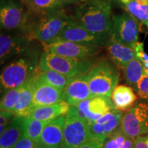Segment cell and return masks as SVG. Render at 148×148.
Wrapping results in <instances>:
<instances>
[{
	"label": "cell",
	"mask_w": 148,
	"mask_h": 148,
	"mask_svg": "<svg viewBox=\"0 0 148 148\" xmlns=\"http://www.w3.org/2000/svg\"><path fill=\"white\" fill-rule=\"evenodd\" d=\"M111 10L109 0H84L75 9L72 18L90 32L111 35Z\"/></svg>",
	"instance_id": "obj_1"
},
{
	"label": "cell",
	"mask_w": 148,
	"mask_h": 148,
	"mask_svg": "<svg viewBox=\"0 0 148 148\" xmlns=\"http://www.w3.org/2000/svg\"><path fill=\"white\" fill-rule=\"evenodd\" d=\"M38 53L37 49L29 47L19 58L5 66L0 76L1 87L8 90L19 87L34 76L38 71Z\"/></svg>",
	"instance_id": "obj_2"
},
{
	"label": "cell",
	"mask_w": 148,
	"mask_h": 148,
	"mask_svg": "<svg viewBox=\"0 0 148 148\" xmlns=\"http://www.w3.org/2000/svg\"><path fill=\"white\" fill-rule=\"evenodd\" d=\"M37 17L38 19L27 24L24 30L31 39L34 38L43 45H49L58 39L69 18L63 9Z\"/></svg>",
	"instance_id": "obj_3"
},
{
	"label": "cell",
	"mask_w": 148,
	"mask_h": 148,
	"mask_svg": "<svg viewBox=\"0 0 148 148\" xmlns=\"http://www.w3.org/2000/svg\"><path fill=\"white\" fill-rule=\"evenodd\" d=\"M38 69L52 70L69 77H76L88 72L94 66L90 59L71 58L44 51L40 55Z\"/></svg>",
	"instance_id": "obj_4"
},
{
	"label": "cell",
	"mask_w": 148,
	"mask_h": 148,
	"mask_svg": "<svg viewBox=\"0 0 148 148\" xmlns=\"http://www.w3.org/2000/svg\"><path fill=\"white\" fill-rule=\"evenodd\" d=\"M119 80V73L110 62L103 60L88 71V84L92 96L111 97Z\"/></svg>",
	"instance_id": "obj_5"
},
{
	"label": "cell",
	"mask_w": 148,
	"mask_h": 148,
	"mask_svg": "<svg viewBox=\"0 0 148 148\" xmlns=\"http://www.w3.org/2000/svg\"><path fill=\"white\" fill-rule=\"evenodd\" d=\"M91 136L89 125L79 115L75 106H70L64 125V144L68 148H77Z\"/></svg>",
	"instance_id": "obj_6"
},
{
	"label": "cell",
	"mask_w": 148,
	"mask_h": 148,
	"mask_svg": "<svg viewBox=\"0 0 148 148\" xmlns=\"http://www.w3.org/2000/svg\"><path fill=\"white\" fill-rule=\"evenodd\" d=\"M21 1L1 0L0 24L5 30L24 29L29 21V12L24 8Z\"/></svg>",
	"instance_id": "obj_7"
},
{
	"label": "cell",
	"mask_w": 148,
	"mask_h": 148,
	"mask_svg": "<svg viewBox=\"0 0 148 148\" xmlns=\"http://www.w3.org/2000/svg\"><path fill=\"white\" fill-rule=\"evenodd\" d=\"M110 36L90 32L73 18L69 17L57 40H68L101 47L106 45Z\"/></svg>",
	"instance_id": "obj_8"
},
{
	"label": "cell",
	"mask_w": 148,
	"mask_h": 148,
	"mask_svg": "<svg viewBox=\"0 0 148 148\" xmlns=\"http://www.w3.org/2000/svg\"><path fill=\"white\" fill-rule=\"evenodd\" d=\"M121 129L132 138L148 134V103H138L122 116Z\"/></svg>",
	"instance_id": "obj_9"
},
{
	"label": "cell",
	"mask_w": 148,
	"mask_h": 148,
	"mask_svg": "<svg viewBox=\"0 0 148 148\" xmlns=\"http://www.w3.org/2000/svg\"><path fill=\"white\" fill-rule=\"evenodd\" d=\"M111 36L134 49L138 39V20L127 12L115 14L112 16Z\"/></svg>",
	"instance_id": "obj_10"
},
{
	"label": "cell",
	"mask_w": 148,
	"mask_h": 148,
	"mask_svg": "<svg viewBox=\"0 0 148 148\" xmlns=\"http://www.w3.org/2000/svg\"><path fill=\"white\" fill-rule=\"evenodd\" d=\"M43 46L45 51L49 53L82 60L90 59L101 51L99 47L62 40H56L51 44Z\"/></svg>",
	"instance_id": "obj_11"
},
{
	"label": "cell",
	"mask_w": 148,
	"mask_h": 148,
	"mask_svg": "<svg viewBox=\"0 0 148 148\" xmlns=\"http://www.w3.org/2000/svg\"><path fill=\"white\" fill-rule=\"evenodd\" d=\"M75 107L88 125L114 109L111 97L106 96H91L77 103Z\"/></svg>",
	"instance_id": "obj_12"
},
{
	"label": "cell",
	"mask_w": 148,
	"mask_h": 148,
	"mask_svg": "<svg viewBox=\"0 0 148 148\" xmlns=\"http://www.w3.org/2000/svg\"><path fill=\"white\" fill-rule=\"evenodd\" d=\"M32 39L26 34H10L1 32L0 36L1 63L21 55L30 46Z\"/></svg>",
	"instance_id": "obj_13"
},
{
	"label": "cell",
	"mask_w": 148,
	"mask_h": 148,
	"mask_svg": "<svg viewBox=\"0 0 148 148\" xmlns=\"http://www.w3.org/2000/svg\"><path fill=\"white\" fill-rule=\"evenodd\" d=\"M88 71L72 77L62 90V101L67 102L71 106H75L78 103L92 96L88 84Z\"/></svg>",
	"instance_id": "obj_14"
},
{
	"label": "cell",
	"mask_w": 148,
	"mask_h": 148,
	"mask_svg": "<svg viewBox=\"0 0 148 148\" xmlns=\"http://www.w3.org/2000/svg\"><path fill=\"white\" fill-rule=\"evenodd\" d=\"M66 115L49 121L44 127L36 148H60L64 145V125Z\"/></svg>",
	"instance_id": "obj_15"
},
{
	"label": "cell",
	"mask_w": 148,
	"mask_h": 148,
	"mask_svg": "<svg viewBox=\"0 0 148 148\" xmlns=\"http://www.w3.org/2000/svg\"><path fill=\"white\" fill-rule=\"evenodd\" d=\"M121 111L112 109L89 125L91 136L104 141L106 138L121 128L123 116Z\"/></svg>",
	"instance_id": "obj_16"
},
{
	"label": "cell",
	"mask_w": 148,
	"mask_h": 148,
	"mask_svg": "<svg viewBox=\"0 0 148 148\" xmlns=\"http://www.w3.org/2000/svg\"><path fill=\"white\" fill-rule=\"evenodd\" d=\"M62 90H59L40 80L37 77L36 72L35 75L32 109L36 107L49 106L60 102L61 101H62Z\"/></svg>",
	"instance_id": "obj_17"
},
{
	"label": "cell",
	"mask_w": 148,
	"mask_h": 148,
	"mask_svg": "<svg viewBox=\"0 0 148 148\" xmlns=\"http://www.w3.org/2000/svg\"><path fill=\"white\" fill-rule=\"evenodd\" d=\"M106 49L112 60L121 69H124L129 62L136 58L134 48L121 43L110 36L107 42Z\"/></svg>",
	"instance_id": "obj_18"
},
{
	"label": "cell",
	"mask_w": 148,
	"mask_h": 148,
	"mask_svg": "<svg viewBox=\"0 0 148 148\" xmlns=\"http://www.w3.org/2000/svg\"><path fill=\"white\" fill-rule=\"evenodd\" d=\"M70 105L64 101L49 106L34 108L28 114V117L42 121H51L60 116L66 115L70 108Z\"/></svg>",
	"instance_id": "obj_19"
},
{
	"label": "cell",
	"mask_w": 148,
	"mask_h": 148,
	"mask_svg": "<svg viewBox=\"0 0 148 148\" xmlns=\"http://www.w3.org/2000/svg\"><path fill=\"white\" fill-rule=\"evenodd\" d=\"M35 75L29 78L27 82L21 85L19 98L17 104L14 108V115L26 117L32 110V101L34 98Z\"/></svg>",
	"instance_id": "obj_20"
},
{
	"label": "cell",
	"mask_w": 148,
	"mask_h": 148,
	"mask_svg": "<svg viewBox=\"0 0 148 148\" xmlns=\"http://www.w3.org/2000/svg\"><path fill=\"white\" fill-rule=\"evenodd\" d=\"M23 116L14 115L10 124L1 134L0 148H12L24 136Z\"/></svg>",
	"instance_id": "obj_21"
},
{
	"label": "cell",
	"mask_w": 148,
	"mask_h": 148,
	"mask_svg": "<svg viewBox=\"0 0 148 148\" xmlns=\"http://www.w3.org/2000/svg\"><path fill=\"white\" fill-rule=\"evenodd\" d=\"M110 97L114 109L119 111L130 110L137 100V96L135 95L132 88L123 84L116 86Z\"/></svg>",
	"instance_id": "obj_22"
},
{
	"label": "cell",
	"mask_w": 148,
	"mask_h": 148,
	"mask_svg": "<svg viewBox=\"0 0 148 148\" xmlns=\"http://www.w3.org/2000/svg\"><path fill=\"white\" fill-rule=\"evenodd\" d=\"M29 13L40 16L63 9L60 0H31L27 5Z\"/></svg>",
	"instance_id": "obj_23"
},
{
	"label": "cell",
	"mask_w": 148,
	"mask_h": 148,
	"mask_svg": "<svg viewBox=\"0 0 148 148\" xmlns=\"http://www.w3.org/2000/svg\"><path fill=\"white\" fill-rule=\"evenodd\" d=\"M37 77L42 82L60 90H63L72 79V77L66 76L52 70L40 71L38 69L37 71Z\"/></svg>",
	"instance_id": "obj_24"
},
{
	"label": "cell",
	"mask_w": 148,
	"mask_h": 148,
	"mask_svg": "<svg viewBox=\"0 0 148 148\" xmlns=\"http://www.w3.org/2000/svg\"><path fill=\"white\" fill-rule=\"evenodd\" d=\"M134 140L125 135L119 128L106 138L103 148H134Z\"/></svg>",
	"instance_id": "obj_25"
},
{
	"label": "cell",
	"mask_w": 148,
	"mask_h": 148,
	"mask_svg": "<svg viewBox=\"0 0 148 148\" xmlns=\"http://www.w3.org/2000/svg\"><path fill=\"white\" fill-rule=\"evenodd\" d=\"M49 121H42L32 118L24 117L23 131L24 136L34 140L35 143L38 141L41 136L44 127Z\"/></svg>",
	"instance_id": "obj_26"
},
{
	"label": "cell",
	"mask_w": 148,
	"mask_h": 148,
	"mask_svg": "<svg viewBox=\"0 0 148 148\" xmlns=\"http://www.w3.org/2000/svg\"><path fill=\"white\" fill-rule=\"evenodd\" d=\"M123 69L127 84L137 87L138 83L144 74V68L141 62L136 57Z\"/></svg>",
	"instance_id": "obj_27"
},
{
	"label": "cell",
	"mask_w": 148,
	"mask_h": 148,
	"mask_svg": "<svg viewBox=\"0 0 148 148\" xmlns=\"http://www.w3.org/2000/svg\"><path fill=\"white\" fill-rule=\"evenodd\" d=\"M125 5L128 13L143 23L148 28V4H140L134 0H131Z\"/></svg>",
	"instance_id": "obj_28"
},
{
	"label": "cell",
	"mask_w": 148,
	"mask_h": 148,
	"mask_svg": "<svg viewBox=\"0 0 148 148\" xmlns=\"http://www.w3.org/2000/svg\"><path fill=\"white\" fill-rule=\"evenodd\" d=\"M21 87V86L19 87L12 88L6 92V93L1 98V103H0L1 110L13 112L14 108L18 103Z\"/></svg>",
	"instance_id": "obj_29"
},
{
	"label": "cell",
	"mask_w": 148,
	"mask_h": 148,
	"mask_svg": "<svg viewBox=\"0 0 148 148\" xmlns=\"http://www.w3.org/2000/svg\"><path fill=\"white\" fill-rule=\"evenodd\" d=\"M136 90L141 99H148V71L144 70V74L138 83Z\"/></svg>",
	"instance_id": "obj_30"
},
{
	"label": "cell",
	"mask_w": 148,
	"mask_h": 148,
	"mask_svg": "<svg viewBox=\"0 0 148 148\" xmlns=\"http://www.w3.org/2000/svg\"><path fill=\"white\" fill-rule=\"evenodd\" d=\"M136 57L143 64L144 70L148 71V54L144 51L143 42H137L134 47Z\"/></svg>",
	"instance_id": "obj_31"
},
{
	"label": "cell",
	"mask_w": 148,
	"mask_h": 148,
	"mask_svg": "<svg viewBox=\"0 0 148 148\" xmlns=\"http://www.w3.org/2000/svg\"><path fill=\"white\" fill-rule=\"evenodd\" d=\"M13 112L8 111H2L0 112V134H2L8 125L10 124V121L14 117Z\"/></svg>",
	"instance_id": "obj_32"
},
{
	"label": "cell",
	"mask_w": 148,
	"mask_h": 148,
	"mask_svg": "<svg viewBox=\"0 0 148 148\" xmlns=\"http://www.w3.org/2000/svg\"><path fill=\"white\" fill-rule=\"evenodd\" d=\"M103 140L90 136L89 139L77 148H103Z\"/></svg>",
	"instance_id": "obj_33"
},
{
	"label": "cell",
	"mask_w": 148,
	"mask_h": 148,
	"mask_svg": "<svg viewBox=\"0 0 148 148\" xmlns=\"http://www.w3.org/2000/svg\"><path fill=\"white\" fill-rule=\"evenodd\" d=\"M12 148H36V143L29 138L23 136Z\"/></svg>",
	"instance_id": "obj_34"
},
{
	"label": "cell",
	"mask_w": 148,
	"mask_h": 148,
	"mask_svg": "<svg viewBox=\"0 0 148 148\" xmlns=\"http://www.w3.org/2000/svg\"><path fill=\"white\" fill-rule=\"evenodd\" d=\"M134 148H148L147 136H140L135 138Z\"/></svg>",
	"instance_id": "obj_35"
},
{
	"label": "cell",
	"mask_w": 148,
	"mask_h": 148,
	"mask_svg": "<svg viewBox=\"0 0 148 148\" xmlns=\"http://www.w3.org/2000/svg\"><path fill=\"white\" fill-rule=\"evenodd\" d=\"M60 1L62 3V4L64 5L67 4H71V3H80L82 1H84V0H60Z\"/></svg>",
	"instance_id": "obj_36"
},
{
	"label": "cell",
	"mask_w": 148,
	"mask_h": 148,
	"mask_svg": "<svg viewBox=\"0 0 148 148\" xmlns=\"http://www.w3.org/2000/svg\"><path fill=\"white\" fill-rule=\"evenodd\" d=\"M20 1H21L22 2H23V3H25V4L27 5L29 2H30L31 0H20Z\"/></svg>",
	"instance_id": "obj_37"
},
{
	"label": "cell",
	"mask_w": 148,
	"mask_h": 148,
	"mask_svg": "<svg viewBox=\"0 0 148 148\" xmlns=\"http://www.w3.org/2000/svg\"><path fill=\"white\" fill-rule=\"evenodd\" d=\"M60 148H68L67 147H66V146L65 145H64H64H62V146H61V147H60Z\"/></svg>",
	"instance_id": "obj_38"
},
{
	"label": "cell",
	"mask_w": 148,
	"mask_h": 148,
	"mask_svg": "<svg viewBox=\"0 0 148 148\" xmlns=\"http://www.w3.org/2000/svg\"><path fill=\"white\" fill-rule=\"evenodd\" d=\"M147 137H148V136H147Z\"/></svg>",
	"instance_id": "obj_39"
}]
</instances>
